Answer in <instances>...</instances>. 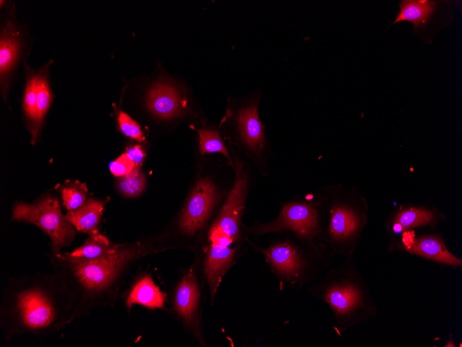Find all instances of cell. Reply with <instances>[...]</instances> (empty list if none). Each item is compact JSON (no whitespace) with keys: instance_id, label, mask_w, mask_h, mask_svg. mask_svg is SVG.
Listing matches in <instances>:
<instances>
[{"instance_id":"6","label":"cell","mask_w":462,"mask_h":347,"mask_svg":"<svg viewBox=\"0 0 462 347\" xmlns=\"http://www.w3.org/2000/svg\"><path fill=\"white\" fill-rule=\"evenodd\" d=\"M317 195L324 240L334 256L353 255L366 220V206L358 196L340 190Z\"/></svg>"},{"instance_id":"26","label":"cell","mask_w":462,"mask_h":347,"mask_svg":"<svg viewBox=\"0 0 462 347\" xmlns=\"http://www.w3.org/2000/svg\"><path fill=\"white\" fill-rule=\"evenodd\" d=\"M117 121L121 132L127 136L142 142L145 140L139 124L122 111H119Z\"/></svg>"},{"instance_id":"29","label":"cell","mask_w":462,"mask_h":347,"mask_svg":"<svg viewBox=\"0 0 462 347\" xmlns=\"http://www.w3.org/2000/svg\"><path fill=\"white\" fill-rule=\"evenodd\" d=\"M445 347H455V344L453 342V334L450 333L449 335V341L447 344H445Z\"/></svg>"},{"instance_id":"17","label":"cell","mask_w":462,"mask_h":347,"mask_svg":"<svg viewBox=\"0 0 462 347\" xmlns=\"http://www.w3.org/2000/svg\"><path fill=\"white\" fill-rule=\"evenodd\" d=\"M166 294L160 290L149 275L140 278L133 286L127 300V307L130 309L133 304H140L146 308H163Z\"/></svg>"},{"instance_id":"19","label":"cell","mask_w":462,"mask_h":347,"mask_svg":"<svg viewBox=\"0 0 462 347\" xmlns=\"http://www.w3.org/2000/svg\"><path fill=\"white\" fill-rule=\"evenodd\" d=\"M190 128L198 134V150L201 155L219 153L225 157L228 164L234 168V163L230 152L228 149L224 139L219 127L207 125L206 122L201 127L190 125Z\"/></svg>"},{"instance_id":"5","label":"cell","mask_w":462,"mask_h":347,"mask_svg":"<svg viewBox=\"0 0 462 347\" xmlns=\"http://www.w3.org/2000/svg\"><path fill=\"white\" fill-rule=\"evenodd\" d=\"M261 96L259 90L244 97L229 96L219 128L230 145V153L241 154L252 161L262 176H266L272 151L265 133L266 126L259 117Z\"/></svg>"},{"instance_id":"1","label":"cell","mask_w":462,"mask_h":347,"mask_svg":"<svg viewBox=\"0 0 462 347\" xmlns=\"http://www.w3.org/2000/svg\"><path fill=\"white\" fill-rule=\"evenodd\" d=\"M72 316L68 294L53 273L8 280L0 304V328L6 341L15 335L56 333L73 322Z\"/></svg>"},{"instance_id":"16","label":"cell","mask_w":462,"mask_h":347,"mask_svg":"<svg viewBox=\"0 0 462 347\" xmlns=\"http://www.w3.org/2000/svg\"><path fill=\"white\" fill-rule=\"evenodd\" d=\"M109 198L104 200L89 198L80 208L69 211L65 217L78 231L90 234L98 231Z\"/></svg>"},{"instance_id":"28","label":"cell","mask_w":462,"mask_h":347,"mask_svg":"<svg viewBox=\"0 0 462 347\" xmlns=\"http://www.w3.org/2000/svg\"><path fill=\"white\" fill-rule=\"evenodd\" d=\"M127 157L137 166H141L145 158V150L141 145H134L128 147L125 152Z\"/></svg>"},{"instance_id":"14","label":"cell","mask_w":462,"mask_h":347,"mask_svg":"<svg viewBox=\"0 0 462 347\" xmlns=\"http://www.w3.org/2000/svg\"><path fill=\"white\" fill-rule=\"evenodd\" d=\"M442 215L436 210L423 206H406L396 211L388 223L389 228L395 233L409 229L436 224Z\"/></svg>"},{"instance_id":"4","label":"cell","mask_w":462,"mask_h":347,"mask_svg":"<svg viewBox=\"0 0 462 347\" xmlns=\"http://www.w3.org/2000/svg\"><path fill=\"white\" fill-rule=\"evenodd\" d=\"M308 292L327 304L337 328L342 332L377 314L376 305L353 255L329 269L308 287Z\"/></svg>"},{"instance_id":"21","label":"cell","mask_w":462,"mask_h":347,"mask_svg":"<svg viewBox=\"0 0 462 347\" xmlns=\"http://www.w3.org/2000/svg\"><path fill=\"white\" fill-rule=\"evenodd\" d=\"M436 1L428 0H407L399 3L400 9L392 24L401 21H409L414 29L425 24L435 10Z\"/></svg>"},{"instance_id":"13","label":"cell","mask_w":462,"mask_h":347,"mask_svg":"<svg viewBox=\"0 0 462 347\" xmlns=\"http://www.w3.org/2000/svg\"><path fill=\"white\" fill-rule=\"evenodd\" d=\"M204 250L203 271L213 303L219 285L233 263L237 248L209 242Z\"/></svg>"},{"instance_id":"18","label":"cell","mask_w":462,"mask_h":347,"mask_svg":"<svg viewBox=\"0 0 462 347\" xmlns=\"http://www.w3.org/2000/svg\"><path fill=\"white\" fill-rule=\"evenodd\" d=\"M20 50L19 33L12 22L3 28L0 42L1 84L5 86L8 73L13 68Z\"/></svg>"},{"instance_id":"12","label":"cell","mask_w":462,"mask_h":347,"mask_svg":"<svg viewBox=\"0 0 462 347\" xmlns=\"http://www.w3.org/2000/svg\"><path fill=\"white\" fill-rule=\"evenodd\" d=\"M400 251L453 267H461L462 259L450 252L439 235H423L417 238L409 231L403 232Z\"/></svg>"},{"instance_id":"11","label":"cell","mask_w":462,"mask_h":347,"mask_svg":"<svg viewBox=\"0 0 462 347\" xmlns=\"http://www.w3.org/2000/svg\"><path fill=\"white\" fill-rule=\"evenodd\" d=\"M236 177L225 201L211 226L222 230L232 240L238 242L241 238V221L244 211L248 179L243 172L241 160L232 157Z\"/></svg>"},{"instance_id":"27","label":"cell","mask_w":462,"mask_h":347,"mask_svg":"<svg viewBox=\"0 0 462 347\" xmlns=\"http://www.w3.org/2000/svg\"><path fill=\"white\" fill-rule=\"evenodd\" d=\"M135 166L136 164L124 153L109 164V169L114 176L120 177L131 172Z\"/></svg>"},{"instance_id":"7","label":"cell","mask_w":462,"mask_h":347,"mask_svg":"<svg viewBox=\"0 0 462 347\" xmlns=\"http://www.w3.org/2000/svg\"><path fill=\"white\" fill-rule=\"evenodd\" d=\"M157 70V76L149 84L145 94V106L149 112L166 123L190 116L198 117L193 108V92L185 79L168 73L160 62H158Z\"/></svg>"},{"instance_id":"15","label":"cell","mask_w":462,"mask_h":347,"mask_svg":"<svg viewBox=\"0 0 462 347\" xmlns=\"http://www.w3.org/2000/svg\"><path fill=\"white\" fill-rule=\"evenodd\" d=\"M198 302V287L192 269L178 285L175 296V308L187 323L194 322Z\"/></svg>"},{"instance_id":"24","label":"cell","mask_w":462,"mask_h":347,"mask_svg":"<svg viewBox=\"0 0 462 347\" xmlns=\"http://www.w3.org/2000/svg\"><path fill=\"white\" fill-rule=\"evenodd\" d=\"M140 167L136 166L131 172L118 179L116 186L121 195L127 197H135L142 193L146 179L140 171Z\"/></svg>"},{"instance_id":"2","label":"cell","mask_w":462,"mask_h":347,"mask_svg":"<svg viewBox=\"0 0 462 347\" xmlns=\"http://www.w3.org/2000/svg\"><path fill=\"white\" fill-rule=\"evenodd\" d=\"M149 251L137 243L119 245L113 253L90 260H75L61 251L50 254L53 273L70 297L73 321L89 315L96 306L110 303L124 271Z\"/></svg>"},{"instance_id":"23","label":"cell","mask_w":462,"mask_h":347,"mask_svg":"<svg viewBox=\"0 0 462 347\" xmlns=\"http://www.w3.org/2000/svg\"><path fill=\"white\" fill-rule=\"evenodd\" d=\"M63 204L69 211L80 208L86 201L87 188L85 184L75 181L60 187Z\"/></svg>"},{"instance_id":"9","label":"cell","mask_w":462,"mask_h":347,"mask_svg":"<svg viewBox=\"0 0 462 347\" xmlns=\"http://www.w3.org/2000/svg\"><path fill=\"white\" fill-rule=\"evenodd\" d=\"M11 220L37 226L50 238L53 253L70 245L75 236V228L62 214L59 200L50 195L33 204L15 203Z\"/></svg>"},{"instance_id":"10","label":"cell","mask_w":462,"mask_h":347,"mask_svg":"<svg viewBox=\"0 0 462 347\" xmlns=\"http://www.w3.org/2000/svg\"><path fill=\"white\" fill-rule=\"evenodd\" d=\"M221 196L218 186L211 178L200 179L183 210L179 222L181 231L194 234L203 229L211 217Z\"/></svg>"},{"instance_id":"8","label":"cell","mask_w":462,"mask_h":347,"mask_svg":"<svg viewBox=\"0 0 462 347\" xmlns=\"http://www.w3.org/2000/svg\"><path fill=\"white\" fill-rule=\"evenodd\" d=\"M279 206L276 217L268 222L255 223L250 227L249 232L261 236L291 230L327 246L322 233L317 196L307 195L304 199L294 197L279 203Z\"/></svg>"},{"instance_id":"3","label":"cell","mask_w":462,"mask_h":347,"mask_svg":"<svg viewBox=\"0 0 462 347\" xmlns=\"http://www.w3.org/2000/svg\"><path fill=\"white\" fill-rule=\"evenodd\" d=\"M274 235L264 248L249 242L264 256L281 290L299 291L331 265L333 256L327 246L291 230Z\"/></svg>"},{"instance_id":"20","label":"cell","mask_w":462,"mask_h":347,"mask_svg":"<svg viewBox=\"0 0 462 347\" xmlns=\"http://www.w3.org/2000/svg\"><path fill=\"white\" fill-rule=\"evenodd\" d=\"M118 247V244H112L98 230L89 234L82 246L72 252H66L63 254L75 260H90L113 253Z\"/></svg>"},{"instance_id":"25","label":"cell","mask_w":462,"mask_h":347,"mask_svg":"<svg viewBox=\"0 0 462 347\" xmlns=\"http://www.w3.org/2000/svg\"><path fill=\"white\" fill-rule=\"evenodd\" d=\"M37 75H30L27 78L26 87L24 97V111L30 122V127L33 125L36 114V93Z\"/></svg>"},{"instance_id":"22","label":"cell","mask_w":462,"mask_h":347,"mask_svg":"<svg viewBox=\"0 0 462 347\" xmlns=\"http://www.w3.org/2000/svg\"><path fill=\"white\" fill-rule=\"evenodd\" d=\"M44 74L43 73L37 74L35 120L33 125L30 129L33 144L36 141L44 116L50 107L53 98V95L49 89L47 78Z\"/></svg>"}]
</instances>
